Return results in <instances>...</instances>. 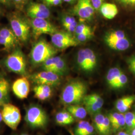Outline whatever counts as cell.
Masks as SVG:
<instances>
[{"instance_id": "obj_1", "label": "cell", "mask_w": 135, "mask_h": 135, "mask_svg": "<svg viewBox=\"0 0 135 135\" xmlns=\"http://www.w3.org/2000/svg\"><path fill=\"white\" fill-rule=\"evenodd\" d=\"M87 86L80 81H74L67 84L61 94V101L64 105H79L86 96Z\"/></svg>"}, {"instance_id": "obj_2", "label": "cell", "mask_w": 135, "mask_h": 135, "mask_svg": "<svg viewBox=\"0 0 135 135\" xmlns=\"http://www.w3.org/2000/svg\"><path fill=\"white\" fill-rule=\"evenodd\" d=\"M57 49L45 39H40L34 44L30 54L31 62L34 65H38L47 59L55 56Z\"/></svg>"}, {"instance_id": "obj_3", "label": "cell", "mask_w": 135, "mask_h": 135, "mask_svg": "<svg viewBox=\"0 0 135 135\" xmlns=\"http://www.w3.org/2000/svg\"><path fill=\"white\" fill-rule=\"evenodd\" d=\"M11 28L19 41L27 42L29 38L31 25L28 20L19 14L14 13L9 17Z\"/></svg>"}, {"instance_id": "obj_4", "label": "cell", "mask_w": 135, "mask_h": 135, "mask_svg": "<svg viewBox=\"0 0 135 135\" xmlns=\"http://www.w3.org/2000/svg\"><path fill=\"white\" fill-rule=\"evenodd\" d=\"M24 54L19 48H17L5 59V65L11 72L25 76L27 74V63Z\"/></svg>"}, {"instance_id": "obj_5", "label": "cell", "mask_w": 135, "mask_h": 135, "mask_svg": "<svg viewBox=\"0 0 135 135\" xmlns=\"http://www.w3.org/2000/svg\"><path fill=\"white\" fill-rule=\"evenodd\" d=\"M27 124L32 128H43L48 123V116L40 107L32 105L26 110L25 118Z\"/></svg>"}, {"instance_id": "obj_6", "label": "cell", "mask_w": 135, "mask_h": 135, "mask_svg": "<svg viewBox=\"0 0 135 135\" xmlns=\"http://www.w3.org/2000/svg\"><path fill=\"white\" fill-rule=\"evenodd\" d=\"M1 111L3 121L12 130L17 129L21 121V114L17 107L9 103L2 106Z\"/></svg>"}, {"instance_id": "obj_7", "label": "cell", "mask_w": 135, "mask_h": 135, "mask_svg": "<svg viewBox=\"0 0 135 135\" xmlns=\"http://www.w3.org/2000/svg\"><path fill=\"white\" fill-rule=\"evenodd\" d=\"M77 64L80 68L85 72H91L96 68L97 64L96 55L92 49H82L77 55Z\"/></svg>"}, {"instance_id": "obj_8", "label": "cell", "mask_w": 135, "mask_h": 135, "mask_svg": "<svg viewBox=\"0 0 135 135\" xmlns=\"http://www.w3.org/2000/svg\"><path fill=\"white\" fill-rule=\"evenodd\" d=\"M34 39H37L43 34L52 35L58 31L57 28L45 19H31L29 21Z\"/></svg>"}, {"instance_id": "obj_9", "label": "cell", "mask_w": 135, "mask_h": 135, "mask_svg": "<svg viewBox=\"0 0 135 135\" xmlns=\"http://www.w3.org/2000/svg\"><path fill=\"white\" fill-rule=\"evenodd\" d=\"M52 45L57 49L64 50L66 49L75 47L79 43L72 34L68 32L57 31L52 34L51 37Z\"/></svg>"}, {"instance_id": "obj_10", "label": "cell", "mask_w": 135, "mask_h": 135, "mask_svg": "<svg viewBox=\"0 0 135 135\" xmlns=\"http://www.w3.org/2000/svg\"><path fill=\"white\" fill-rule=\"evenodd\" d=\"M30 78L36 85H46L51 87L58 86L61 82L60 76L55 73L47 71L34 73Z\"/></svg>"}, {"instance_id": "obj_11", "label": "cell", "mask_w": 135, "mask_h": 135, "mask_svg": "<svg viewBox=\"0 0 135 135\" xmlns=\"http://www.w3.org/2000/svg\"><path fill=\"white\" fill-rule=\"evenodd\" d=\"M26 12L31 19H47L51 16V12L47 5L34 2L28 3L26 8Z\"/></svg>"}, {"instance_id": "obj_12", "label": "cell", "mask_w": 135, "mask_h": 135, "mask_svg": "<svg viewBox=\"0 0 135 135\" xmlns=\"http://www.w3.org/2000/svg\"><path fill=\"white\" fill-rule=\"evenodd\" d=\"M83 102L87 112L91 115H96L100 113L103 105L104 100L98 94H91L86 95Z\"/></svg>"}, {"instance_id": "obj_13", "label": "cell", "mask_w": 135, "mask_h": 135, "mask_svg": "<svg viewBox=\"0 0 135 135\" xmlns=\"http://www.w3.org/2000/svg\"><path fill=\"white\" fill-rule=\"evenodd\" d=\"M73 11L81 19L89 21L93 18L95 10L92 6L91 0H79L74 7Z\"/></svg>"}, {"instance_id": "obj_14", "label": "cell", "mask_w": 135, "mask_h": 135, "mask_svg": "<svg viewBox=\"0 0 135 135\" xmlns=\"http://www.w3.org/2000/svg\"><path fill=\"white\" fill-rule=\"evenodd\" d=\"M12 90L15 95L20 99L27 98L30 91V85L28 79L25 76L17 79L12 85Z\"/></svg>"}, {"instance_id": "obj_15", "label": "cell", "mask_w": 135, "mask_h": 135, "mask_svg": "<svg viewBox=\"0 0 135 135\" xmlns=\"http://www.w3.org/2000/svg\"><path fill=\"white\" fill-rule=\"evenodd\" d=\"M105 41L110 48L116 51H124L130 47V42L127 38L123 39H105Z\"/></svg>"}, {"instance_id": "obj_16", "label": "cell", "mask_w": 135, "mask_h": 135, "mask_svg": "<svg viewBox=\"0 0 135 135\" xmlns=\"http://www.w3.org/2000/svg\"><path fill=\"white\" fill-rule=\"evenodd\" d=\"M34 97L40 101L49 99L52 94L51 87L46 85H36L33 88Z\"/></svg>"}, {"instance_id": "obj_17", "label": "cell", "mask_w": 135, "mask_h": 135, "mask_svg": "<svg viewBox=\"0 0 135 135\" xmlns=\"http://www.w3.org/2000/svg\"><path fill=\"white\" fill-rule=\"evenodd\" d=\"M135 101V95L124 97L117 101L115 107L119 113L124 114L130 109Z\"/></svg>"}, {"instance_id": "obj_18", "label": "cell", "mask_w": 135, "mask_h": 135, "mask_svg": "<svg viewBox=\"0 0 135 135\" xmlns=\"http://www.w3.org/2000/svg\"><path fill=\"white\" fill-rule=\"evenodd\" d=\"M10 85L3 76L0 75V107H2L9 101Z\"/></svg>"}, {"instance_id": "obj_19", "label": "cell", "mask_w": 135, "mask_h": 135, "mask_svg": "<svg viewBox=\"0 0 135 135\" xmlns=\"http://www.w3.org/2000/svg\"><path fill=\"white\" fill-rule=\"evenodd\" d=\"M99 10L102 16L107 19H113L118 14V8L114 4L104 3Z\"/></svg>"}, {"instance_id": "obj_20", "label": "cell", "mask_w": 135, "mask_h": 135, "mask_svg": "<svg viewBox=\"0 0 135 135\" xmlns=\"http://www.w3.org/2000/svg\"><path fill=\"white\" fill-rule=\"evenodd\" d=\"M75 119L74 117L68 111L59 112L55 116L56 123L60 126L71 125L74 123Z\"/></svg>"}, {"instance_id": "obj_21", "label": "cell", "mask_w": 135, "mask_h": 135, "mask_svg": "<svg viewBox=\"0 0 135 135\" xmlns=\"http://www.w3.org/2000/svg\"><path fill=\"white\" fill-rule=\"evenodd\" d=\"M67 111L72 115L74 118L78 119H83L87 117V110L85 108L79 105H69Z\"/></svg>"}, {"instance_id": "obj_22", "label": "cell", "mask_w": 135, "mask_h": 135, "mask_svg": "<svg viewBox=\"0 0 135 135\" xmlns=\"http://www.w3.org/2000/svg\"><path fill=\"white\" fill-rule=\"evenodd\" d=\"M122 73V71L119 68H112L109 70L107 74V82L111 88H114L116 82Z\"/></svg>"}, {"instance_id": "obj_23", "label": "cell", "mask_w": 135, "mask_h": 135, "mask_svg": "<svg viewBox=\"0 0 135 135\" xmlns=\"http://www.w3.org/2000/svg\"><path fill=\"white\" fill-rule=\"evenodd\" d=\"M60 56H53L47 59L42 64V67L44 71L52 72L54 68L58 62L62 59Z\"/></svg>"}, {"instance_id": "obj_24", "label": "cell", "mask_w": 135, "mask_h": 135, "mask_svg": "<svg viewBox=\"0 0 135 135\" xmlns=\"http://www.w3.org/2000/svg\"><path fill=\"white\" fill-rule=\"evenodd\" d=\"M125 127L127 130L131 131L135 128V113L127 112L124 113Z\"/></svg>"}, {"instance_id": "obj_25", "label": "cell", "mask_w": 135, "mask_h": 135, "mask_svg": "<svg viewBox=\"0 0 135 135\" xmlns=\"http://www.w3.org/2000/svg\"><path fill=\"white\" fill-rule=\"evenodd\" d=\"M67 63L65 60L63 58H62L54 68L52 72L55 73L59 76H61L64 75L67 72Z\"/></svg>"}, {"instance_id": "obj_26", "label": "cell", "mask_w": 135, "mask_h": 135, "mask_svg": "<svg viewBox=\"0 0 135 135\" xmlns=\"http://www.w3.org/2000/svg\"><path fill=\"white\" fill-rule=\"evenodd\" d=\"M0 36L4 37L6 39L12 41L16 43H18V40L12 29L5 27L3 28L0 30Z\"/></svg>"}, {"instance_id": "obj_27", "label": "cell", "mask_w": 135, "mask_h": 135, "mask_svg": "<svg viewBox=\"0 0 135 135\" xmlns=\"http://www.w3.org/2000/svg\"><path fill=\"white\" fill-rule=\"evenodd\" d=\"M105 116L100 113H99L95 115L94 118V128L97 131L98 133L101 135L102 130V127L103 123L104 121Z\"/></svg>"}, {"instance_id": "obj_28", "label": "cell", "mask_w": 135, "mask_h": 135, "mask_svg": "<svg viewBox=\"0 0 135 135\" xmlns=\"http://www.w3.org/2000/svg\"><path fill=\"white\" fill-rule=\"evenodd\" d=\"M125 119L124 114L121 113L120 116H119L116 121L111 123L112 128H113V129L115 130H118L121 129L124 127H125Z\"/></svg>"}, {"instance_id": "obj_29", "label": "cell", "mask_w": 135, "mask_h": 135, "mask_svg": "<svg viewBox=\"0 0 135 135\" xmlns=\"http://www.w3.org/2000/svg\"><path fill=\"white\" fill-rule=\"evenodd\" d=\"M127 38L124 32L122 30L112 31L107 34L105 39H123Z\"/></svg>"}, {"instance_id": "obj_30", "label": "cell", "mask_w": 135, "mask_h": 135, "mask_svg": "<svg viewBox=\"0 0 135 135\" xmlns=\"http://www.w3.org/2000/svg\"><path fill=\"white\" fill-rule=\"evenodd\" d=\"M90 125V123L86 121H80L77 126L75 131V135H81L86 130L88 127Z\"/></svg>"}, {"instance_id": "obj_31", "label": "cell", "mask_w": 135, "mask_h": 135, "mask_svg": "<svg viewBox=\"0 0 135 135\" xmlns=\"http://www.w3.org/2000/svg\"><path fill=\"white\" fill-rule=\"evenodd\" d=\"M111 128L112 126L109 118L108 117L105 116L103 125L101 135H110L111 133Z\"/></svg>"}, {"instance_id": "obj_32", "label": "cell", "mask_w": 135, "mask_h": 135, "mask_svg": "<svg viewBox=\"0 0 135 135\" xmlns=\"http://www.w3.org/2000/svg\"><path fill=\"white\" fill-rule=\"evenodd\" d=\"M90 32H93L92 29L90 26L85 24H78L75 31V34L78 35Z\"/></svg>"}, {"instance_id": "obj_33", "label": "cell", "mask_w": 135, "mask_h": 135, "mask_svg": "<svg viewBox=\"0 0 135 135\" xmlns=\"http://www.w3.org/2000/svg\"><path fill=\"white\" fill-rule=\"evenodd\" d=\"M128 82V78L124 73L122 72L120 77L118 78L114 89H120L125 86Z\"/></svg>"}, {"instance_id": "obj_34", "label": "cell", "mask_w": 135, "mask_h": 135, "mask_svg": "<svg viewBox=\"0 0 135 135\" xmlns=\"http://www.w3.org/2000/svg\"><path fill=\"white\" fill-rule=\"evenodd\" d=\"M0 44L3 46L7 50H10L14 48L18 44L0 36Z\"/></svg>"}, {"instance_id": "obj_35", "label": "cell", "mask_w": 135, "mask_h": 135, "mask_svg": "<svg viewBox=\"0 0 135 135\" xmlns=\"http://www.w3.org/2000/svg\"><path fill=\"white\" fill-rule=\"evenodd\" d=\"M93 35V32L86 33L76 35L75 38L79 43H81V42H86L88 40L91 39Z\"/></svg>"}, {"instance_id": "obj_36", "label": "cell", "mask_w": 135, "mask_h": 135, "mask_svg": "<svg viewBox=\"0 0 135 135\" xmlns=\"http://www.w3.org/2000/svg\"><path fill=\"white\" fill-rule=\"evenodd\" d=\"M76 20L75 18L71 16H65L62 18V23L63 25V27H65L67 25L72 24L74 23H75Z\"/></svg>"}, {"instance_id": "obj_37", "label": "cell", "mask_w": 135, "mask_h": 135, "mask_svg": "<svg viewBox=\"0 0 135 135\" xmlns=\"http://www.w3.org/2000/svg\"><path fill=\"white\" fill-rule=\"evenodd\" d=\"M119 3L124 7L135 8V0H116Z\"/></svg>"}, {"instance_id": "obj_38", "label": "cell", "mask_w": 135, "mask_h": 135, "mask_svg": "<svg viewBox=\"0 0 135 135\" xmlns=\"http://www.w3.org/2000/svg\"><path fill=\"white\" fill-rule=\"evenodd\" d=\"M44 3L48 6H57L61 5L63 0H42Z\"/></svg>"}, {"instance_id": "obj_39", "label": "cell", "mask_w": 135, "mask_h": 135, "mask_svg": "<svg viewBox=\"0 0 135 135\" xmlns=\"http://www.w3.org/2000/svg\"><path fill=\"white\" fill-rule=\"evenodd\" d=\"M128 64L130 70L135 75V55L128 59Z\"/></svg>"}, {"instance_id": "obj_40", "label": "cell", "mask_w": 135, "mask_h": 135, "mask_svg": "<svg viewBox=\"0 0 135 135\" xmlns=\"http://www.w3.org/2000/svg\"><path fill=\"white\" fill-rule=\"evenodd\" d=\"M12 2L15 4L18 8H22L25 6L27 5L29 0H11Z\"/></svg>"}, {"instance_id": "obj_41", "label": "cell", "mask_w": 135, "mask_h": 135, "mask_svg": "<svg viewBox=\"0 0 135 135\" xmlns=\"http://www.w3.org/2000/svg\"><path fill=\"white\" fill-rule=\"evenodd\" d=\"M105 0H91L93 8L95 11L100 10L102 4L104 3Z\"/></svg>"}, {"instance_id": "obj_42", "label": "cell", "mask_w": 135, "mask_h": 135, "mask_svg": "<svg viewBox=\"0 0 135 135\" xmlns=\"http://www.w3.org/2000/svg\"><path fill=\"white\" fill-rule=\"evenodd\" d=\"M94 127L90 124L81 135H92L94 133Z\"/></svg>"}, {"instance_id": "obj_43", "label": "cell", "mask_w": 135, "mask_h": 135, "mask_svg": "<svg viewBox=\"0 0 135 135\" xmlns=\"http://www.w3.org/2000/svg\"><path fill=\"white\" fill-rule=\"evenodd\" d=\"M0 3L6 6H10L12 2L11 0H0Z\"/></svg>"}, {"instance_id": "obj_44", "label": "cell", "mask_w": 135, "mask_h": 135, "mask_svg": "<svg viewBox=\"0 0 135 135\" xmlns=\"http://www.w3.org/2000/svg\"><path fill=\"white\" fill-rule=\"evenodd\" d=\"M116 135H131L129 133L126 132H123V131H120L119 133H118Z\"/></svg>"}, {"instance_id": "obj_45", "label": "cell", "mask_w": 135, "mask_h": 135, "mask_svg": "<svg viewBox=\"0 0 135 135\" xmlns=\"http://www.w3.org/2000/svg\"><path fill=\"white\" fill-rule=\"evenodd\" d=\"M64 2L68 3H72L73 2H74L75 0H63Z\"/></svg>"}, {"instance_id": "obj_46", "label": "cell", "mask_w": 135, "mask_h": 135, "mask_svg": "<svg viewBox=\"0 0 135 135\" xmlns=\"http://www.w3.org/2000/svg\"><path fill=\"white\" fill-rule=\"evenodd\" d=\"M131 135H135V128L131 131Z\"/></svg>"}, {"instance_id": "obj_47", "label": "cell", "mask_w": 135, "mask_h": 135, "mask_svg": "<svg viewBox=\"0 0 135 135\" xmlns=\"http://www.w3.org/2000/svg\"><path fill=\"white\" fill-rule=\"evenodd\" d=\"M3 121L2 120V114H1V112L0 111V124L1 123L2 121Z\"/></svg>"}, {"instance_id": "obj_48", "label": "cell", "mask_w": 135, "mask_h": 135, "mask_svg": "<svg viewBox=\"0 0 135 135\" xmlns=\"http://www.w3.org/2000/svg\"><path fill=\"white\" fill-rule=\"evenodd\" d=\"M19 135H30L29 134H25V133H23V134H20Z\"/></svg>"}, {"instance_id": "obj_49", "label": "cell", "mask_w": 135, "mask_h": 135, "mask_svg": "<svg viewBox=\"0 0 135 135\" xmlns=\"http://www.w3.org/2000/svg\"><path fill=\"white\" fill-rule=\"evenodd\" d=\"M1 13H2V9H1V8L0 7V14H1Z\"/></svg>"}]
</instances>
